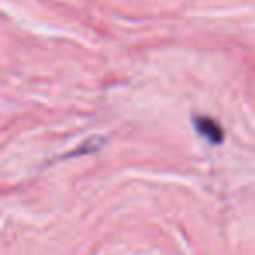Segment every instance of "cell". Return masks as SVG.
Masks as SVG:
<instances>
[{
    "mask_svg": "<svg viewBox=\"0 0 255 255\" xmlns=\"http://www.w3.org/2000/svg\"><path fill=\"white\" fill-rule=\"evenodd\" d=\"M194 126H196V129L199 131V135L205 136L208 142L222 143L224 131H222V128H220L213 119H210V117H196Z\"/></svg>",
    "mask_w": 255,
    "mask_h": 255,
    "instance_id": "obj_1",
    "label": "cell"
}]
</instances>
